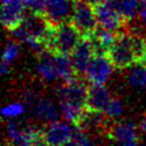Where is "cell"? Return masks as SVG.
Returning a JSON list of instances; mask_svg holds the SVG:
<instances>
[{"label": "cell", "mask_w": 146, "mask_h": 146, "mask_svg": "<svg viewBox=\"0 0 146 146\" xmlns=\"http://www.w3.org/2000/svg\"><path fill=\"white\" fill-rule=\"evenodd\" d=\"M82 38V34L71 21L51 23L44 42V50L52 55H71Z\"/></svg>", "instance_id": "6da1fadb"}, {"label": "cell", "mask_w": 146, "mask_h": 146, "mask_svg": "<svg viewBox=\"0 0 146 146\" xmlns=\"http://www.w3.org/2000/svg\"><path fill=\"white\" fill-rule=\"evenodd\" d=\"M50 26L51 22H49L46 16L31 13L24 18L22 24L11 32L17 39L27 43L38 54L44 50V42Z\"/></svg>", "instance_id": "7a4b0ae2"}, {"label": "cell", "mask_w": 146, "mask_h": 146, "mask_svg": "<svg viewBox=\"0 0 146 146\" xmlns=\"http://www.w3.org/2000/svg\"><path fill=\"white\" fill-rule=\"evenodd\" d=\"M106 56L116 70H127L133 65H138L132 33L117 32Z\"/></svg>", "instance_id": "3957f363"}, {"label": "cell", "mask_w": 146, "mask_h": 146, "mask_svg": "<svg viewBox=\"0 0 146 146\" xmlns=\"http://www.w3.org/2000/svg\"><path fill=\"white\" fill-rule=\"evenodd\" d=\"M92 8L98 25L108 31H119L128 23V19L116 8L114 0H100Z\"/></svg>", "instance_id": "277c9868"}, {"label": "cell", "mask_w": 146, "mask_h": 146, "mask_svg": "<svg viewBox=\"0 0 146 146\" xmlns=\"http://www.w3.org/2000/svg\"><path fill=\"white\" fill-rule=\"evenodd\" d=\"M9 146H32L41 136V129H36L26 121H9L6 127Z\"/></svg>", "instance_id": "5b68a950"}, {"label": "cell", "mask_w": 146, "mask_h": 146, "mask_svg": "<svg viewBox=\"0 0 146 146\" xmlns=\"http://www.w3.org/2000/svg\"><path fill=\"white\" fill-rule=\"evenodd\" d=\"M57 95L59 102L68 103L74 106L84 108L87 106L88 86L86 84L82 76H76L75 79L63 82L57 89Z\"/></svg>", "instance_id": "8992f818"}, {"label": "cell", "mask_w": 146, "mask_h": 146, "mask_svg": "<svg viewBox=\"0 0 146 146\" xmlns=\"http://www.w3.org/2000/svg\"><path fill=\"white\" fill-rule=\"evenodd\" d=\"M71 22L80 31L83 38L90 35L98 25L92 6L80 0H75Z\"/></svg>", "instance_id": "52a82bcc"}, {"label": "cell", "mask_w": 146, "mask_h": 146, "mask_svg": "<svg viewBox=\"0 0 146 146\" xmlns=\"http://www.w3.org/2000/svg\"><path fill=\"white\" fill-rule=\"evenodd\" d=\"M41 136L49 146H63L74 138V132L67 123L52 121L41 129Z\"/></svg>", "instance_id": "ba28073f"}, {"label": "cell", "mask_w": 146, "mask_h": 146, "mask_svg": "<svg viewBox=\"0 0 146 146\" xmlns=\"http://www.w3.org/2000/svg\"><path fill=\"white\" fill-rule=\"evenodd\" d=\"M24 0H1V23L8 31H14L24 21Z\"/></svg>", "instance_id": "9c48e42d"}, {"label": "cell", "mask_w": 146, "mask_h": 146, "mask_svg": "<svg viewBox=\"0 0 146 146\" xmlns=\"http://www.w3.org/2000/svg\"><path fill=\"white\" fill-rule=\"evenodd\" d=\"M105 136L115 143H138L139 140L138 129L130 121H111Z\"/></svg>", "instance_id": "30bf717a"}, {"label": "cell", "mask_w": 146, "mask_h": 146, "mask_svg": "<svg viewBox=\"0 0 146 146\" xmlns=\"http://www.w3.org/2000/svg\"><path fill=\"white\" fill-rule=\"evenodd\" d=\"M112 66L106 55H95L89 63L86 78L90 83L104 84L112 74Z\"/></svg>", "instance_id": "8fae6325"}, {"label": "cell", "mask_w": 146, "mask_h": 146, "mask_svg": "<svg viewBox=\"0 0 146 146\" xmlns=\"http://www.w3.org/2000/svg\"><path fill=\"white\" fill-rule=\"evenodd\" d=\"M75 0H48L46 17L49 22L57 24L71 21Z\"/></svg>", "instance_id": "7c38bea8"}, {"label": "cell", "mask_w": 146, "mask_h": 146, "mask_svg": "<svg viewBox=\"0 0 146 146\" xmlns=\"http://www.w3.org/2000/svg\"><path fill=\"white\" fill-rule=\"evenodd\" d=\"M94 56H95V51L90 41L88 39L82 38V40L79 42V44L75 47V49L71 54L73 65L79 76L86 75L89 63Z\"/></svg>", "instance_id": "4fadbf2b"}, {"label": "cell", "mask_w": 146, "mask_h": 146, "mask_svg": "<svg viewBox=\"0 0 146 146\" xmlns=\"http://www.w3.org/2000/svg\"><path fill=\"white\" fill-rule=\"evenodd\" d=\"M115 36L116 33H113V31H108L100 26L84 39H88L90 41L95 55H107L111 46L115 40Z\"/></svg>", "instance_id": "5bb4252c"}, {"label": "cell", "mask_w": 146, "mask_h": 146, "mask_svg": "<svg viewBox=\"0 0 146 146\" xmlns=\"http://www.w3.org/2000/svg\"><path fill=\"white\" fill-rule=\"evenodd\" d=\"M111 98H112V95L104 84L91 83V86H88L87 106L89 108L104 111Z\"/></svg>", "instance_id": "9a60e30c"}, {"label": "cell", "mask_w": 146, "mask_h": 146, "mask_svg": "<svg viewBox=\"0 0 146 146\" xmlns=\"http://www.w3.org/2000/svg\"><path fill=\"white\" fill-rule=\"evenodd\" d=\"M36 71L41 80L46 83L52 82L58 78L54 55L50 54L47 50H42L38 52V64H36Z\"/></svg>", "instance_id": "2e32d148"}, {"label": "cell", "mask_w": 146, "mask_h": 146, "mask_svg": "<svg viewBox=\"0 0 146 146\" xmlns=\"http://www.w3.org/2000/svg\"><path fill=\"white\" fill-rule=\"evenodd\" d=\"M32 113L36 120L46 123L56 121L58 117V111L55 104L48 98H40L32 107Z\"/></svg>", "instance_id": "e0dca14e"}, {"label": "cell", "mask_w": 146, "mask_h": 146, "mask_svg": "<svg viewBox=\"0 0 146 146\" xmlns=\"http://www.w3.org/2000/svg\"><path fill=\"white\" fill-rule=\"evenodd\" d=\"M54 59H55L58 78L63 82L71 81L76 76H79L73 65L72 58H70L68 55H54Z\"/></svg>", "instance_id": "ac0fdd59"}, {"label": "cell", "mask_w": 146, "mask_h": 146, "mask_svg": "<svg viewBox=\"0 0 146 146\" xmlns=\"http://www.w3.org/2000/svg\"><path fill=\"white\" fill-rule=\"evenodd\" d=\"M127 80L132 87H135L137 89L146 90V67L139 65V66L132 68L128 73Z\"/></svg>", "instance_id": "d6986e66"}, {"label": "cell", "mask_w": 146, "mask_h": 146, "mask_svg": "<svg viewBox=\"0 0 146 146\" xmlns=\"http://www.w3.org/2000/svg\"><path fill=\"white\" fill-rule=\"evenodd\" d=\"M139 0H114V3L119 11L129 21L136 14H138Z\"/></svg>", "instance_id": "ffe728a7"}, {"label": "cell", "mask_w": 146, "mask_h": 146, "mask_svg": "<svg viewBox=\"0 0 146 146\" xmlns=\"http://www.w3.org/2000/svg\"><path fill=\"white\" fill-rule=\"evenodd\" d=\"M123 112H124V105L121 98H119L117 96H112V98L110 99L108 104L104 110V113L106 114V116L110 117L111 120H114L121 116Z\"/></svg>", "instance_id": "44dd1931"}, {"label": "cell", "mask_w": 146, "mask_h": 146, "mask_svg": "<svg viewBox=\"0 0 146 146\" xmlns=\"http://www.w3.org/2000/svg\"><path fill=\"white\" fill-rule=\"evenodd\" d=\"M21 48L17 41H15L14 39L8 38L6 40L5 43V48H3V54H2V62H6L8 64H11L19 55Z\"/></svg>", "instance_id": "7402d4cb"}, {"label": "cell", "mask_w": 146, "mask_h": 146, "mask_svg": "<svg viewBox=\"0 0 146 146\" xmlns=\"http://www.w3.org/2000/svg\"><path fill=\"white\" fill-rule=\"evenodd\" d=\"M47 2L48 0H24L25 8H27L30 13L41 16H46Z\"/></svg>", "instance_id": "603a6c76"}, {"label": "cell", "mask_w": 146, "mask_h": 146, "mask_svg": "<svg viewBox=\"0 0 146 146\" xmlns=\"http://www.w3.org/2000/svg\"><path fill=\"white\" fill-rule=\"evenodd\" d=\"M25 111V107L22 103H13V104H9L7 106H5L2 108V115L5 117H9V119H14V117H17L19 115H22Z\"/></svg>", "instance_id": "cb8c5ba5"}, {"label": "cell", "mask_w": 146, "mask_h": 146, "mask_svg": "<svg viewBox=\"0 0 146 146\" xmlns=\"http://www.w3.org/2000/svg\"><path fill=\"white\" fill-rule=\"evenodd\" d=\"M22 96V102L27 105V106H31L33 107L34 104L40 99V95L34 90V89H31V88H26L22 91L21 94Z\"/></svg>", "instance_id": "d4e9b609"}, {"label": "cell", "mask_w": 146, "mask_h": 146, "mask_svg": "<svg viewBox=\"0 0 146 146\" xmlns=\"http://www.w3.org/2000/svg\"><path fill=\"white\" fill-rule=\"evenodd\" d=\"M74 139L76 140L78 146H96L95 143L88 136V133L84 131H81V130H78L74 133Z\"/></svg>", "instance_id": "484cf974"}, {"label": "cell", "mask_w": 146, "mask_h": 146, "mask_svg": "<svg viewBox=\"0 0 146 146\" xmlns=\"http://www.w3.org/2000/svg\"><path fill=\"white\" fill-rule=\"evenodd\" d=\"M138 18H139V21L144 24V25H146V3H143V6H141V8L138 10Z\"/></svg>", "instance_id": "4316f807"}, {"label": "cell", "mask_w": 146, "mask_h": 146, "mask_svg": "<svg viewBox=\"0 0 146 146\" xmlns=\"http://www.w3.org/2000/svg\"><path fill=\"white\" fill-rule=\"evenodd\" d=\"M139 129L146 133V113H144L139 120Z\"/></svg>", "instance_id": "83f0119b"}, {"label": "cell", "mask_w": 146, "mask_h": 146, "mask_svg": "<svg viewBox=\"0 0 146 146\" xmlns=\"http://www.w3.org/2000/svg\"><path fill=\"white\" fill-rule=\"evenodd\" d=\"M32 146H49V145L44 141V139L42 138V136H40V137H39V138L33 143V145H32Z\"/></svg>", "instance_id": "f1b7e54d"}, {"label": "cell", "mask_w": 146, "mask_h": 146, "mask_svg": "<svg viewBox=\"0 0 146 146\" xmlns=\"http://www.w3.org/2000/svg\"><path fill=\"white\" fill-rule=\"evenodd\" d=\"M63 146H78V143H76V140L73 138V139H71L70 141H67L66 144H64Z\"/></svg>", "instance_id": "f546056e"}, {"label": "cell", "mask_w": 146, "mask_h": 146, "mask_svg": "<svg viewBox=\"0 0 146 146\" xmlns=\"http://www.w3.org/2000/svg\"><path fill=\"white\" fill-rule=\"evenodd\" d=\"M80 1H83V2H86V3H88V5H90V6H95V5L98 3L100 0H80Z\"/></svg>", "instance_id": "4dcf8cb0"}, {"label": "cell", "mask_w": 146, "mask_h": 146, "mask_svg": "<svg viewBox=\"0 0 146 146\" xmlns=\"http://www.w3.org/2000/svg\"><path fill=\"white\" fill-rule=\"evenodd\" d=\"M141 66H145L146 67V56H145V58H144V60L141 62V64H140Z\"/></svg>", "instance_id": "1f68e13d"}]
</instances>
